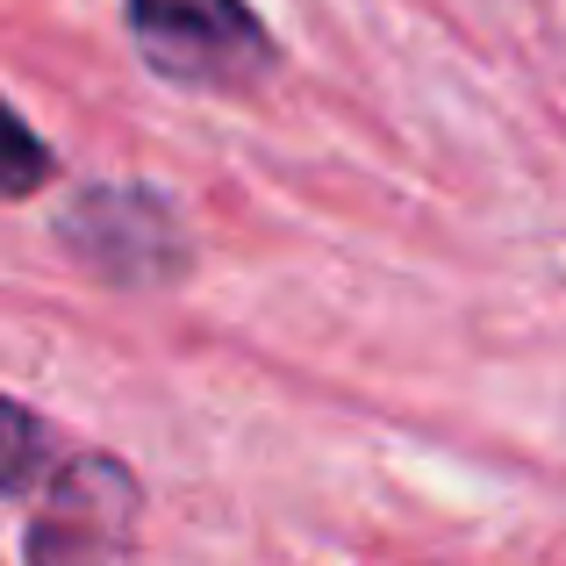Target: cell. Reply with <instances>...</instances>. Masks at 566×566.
Returning <instances> with one entry per match:
<instances>
[{"mask_svg": "<svg viewBox=\"0 0 566 566\" xmlns=\"http://www.w3.org/2000/svg\"><path fill=\"white\" fill-rule=\"evenodd\" d=\"M129 36L180 86H251L273 72V43L244 0H129Z\"/></svg>", "mask_w": 566, "mask_h": 566, "instance_id": "6da1fadb", "label": "cell"}]
</instances>
